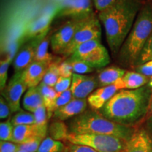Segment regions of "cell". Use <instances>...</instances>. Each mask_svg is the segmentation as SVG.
<instances>
[{"label": "cell", "instance_id": "8d00e7d4", "mask_svg": "<svg viewBox=\"0 0 152 152\" xmlns=\"http://www.w3.org/2000/svg\"><path fill=\"white\" fill-rule=\"evenodd\" d=\"M134 68V71L147 76L148 77H152V60L147 61L142 65L136 66Z\"/></svg>", "mask_w": 152, "mask_h": 152}, {"label": "cell", "instance_id": "d6986e66", "mask_svg": "<svg viewBox=\"0 0 152 152\" xmlns=\"http://www.w3.org/2000/svg\"><path fill=\"white\" fill-rule=\"evenodd\" d=\"M149 77L137 73L136 71H128L121 78L117 80L115 84L118 86L120 90H136L148 84Z\"/></svg>", "mask_w": 152, "mask_h": 152}, {"label": "cell", "instance_id": "cb8c5ba5", "mask_svg": "<svg viewBox=\"0 0 152 152\" xmlns=\"http://www.w3.org/2000/svg\"><path fill=\"white\" fill-rule=\"evenodd\" d=\"M48 132L50 134V137L58 141L67 140L68 137L70 134L68 125L61 121H57L52 123L49 127Z\"/></svg>", "mask_w": 152, "mask_h": 152}, {"label": "cell", "instance_id": "1f68e13d", "mask_svg": "<svg viewBox=\"0 0 152 152\" xmlns=\"http://www.w3.org/2000/svg\"><path fill=\"white\" fill-rule=\"evenodd\" d=\"M11 58L8 56L0 63V90L2 92L7 86V79H8V69L10 66Z\"/></svg>", "mask_w": 152, "mask_h": 152}, {"label": "cell", "instance_id": "277c9868", "mask_svg": "<svg viewBox=\"0 0 152 152\" xmlns=\"http://www.w3.org/2000/svg\"><path fill=\"white\" fill-rule=\"evenodd\" d=\"M71 134H97L116 137L128 141L134 132L132 127L114 123L106 118L99 111L87 109L71 119L68 124Z\"/></svg>", "mask_w": 152, "mask_h": 152}, {"label": "cell", "instance_id": "836d02e7", "mask_svg": "<svg viewBox=\"0 0 152 152\" xmlns=\"http://www.w3.org/2000/svg\"><path fill=\"white\" fill-rule=\"evenodd\" d=\"M44 140L41 137H36L18 144V150L26 152H37L41 142Z\"/></svg>", "mask_w": 152, "mask_h": 152}, {"label": "cell", "instance_id": "74e56055", "mask_svg": "<svg viewBox=\"0 0 152 152\" xmlns=\"http://www.w3.org/2000/svg\"><path fill=\"white\" fill-rule=\"evenodd\" d=\"M11 111L9 107V104L7 100L1 96L0 97V118L1 120H4L9 118L11 115Z\"/></svg>", "mask_w": 152, "mask_h": 152}, {"label": "cell", "instance_id": "d4e9b609", "mask_svg": "<svg viewBox=\"0 0 152 152\" xmlns=\"http://www.w3.org/2000/svg\"><path fill=\"white\" fill-rule=\"evenodd\" d=\"M60 60L61 58L56 61L54 60L49 64L48 70L44 77L42 83L49 87H54L60 77L59 69H58L59 64L61 61Z\"/></svg>", "mask_w": 152, "mask_h": 152}, {"label": "cell", "instance_id": "ba28073f", "mask_svg": "<svg viewBox=\"0 0 152 152\" xmlns=\"http://www.w3.org/2000/svg\"><path fill=\"white\" fill-rule=\"evenodd\" d=\"M60 9L58 5H53L45 10L41 15L31 20L26 26L23 39L30 41L35 39H42L50 32V26L54 16Z\"/></svg>", "mask_w": 152, "mask_h": 152}, {"label": "cell", "instance_id": "44dd1931", "mask_svg": "<svg viewBox=\"0 0 152 152\" xmlns=\"http://www.w3.org/2000/svg\"><path fill=\"white\" fill-rule=\"evenodd\" d=\"M43 105H45V103L38 87L28 88L23 99V106L24 109L33 113L36 109Z\"/></svg>", "mask_w": 152, "mask_h": 152}, {"label": "cell", "instance_id": "d6a6232c", "mask_svg": "<svg viewBox=\"0 0 152 152\" xmlns=\"http://www.w3.org/2000/svg\"><path fill=\"white\" fill-rule=\"evenodd\" d=\"M35 116V124L48 128V115H47V109L45 105L40 106L33 112Z\"/></svg>", "mask_w": 152, "mask_h": 152}, {"label": "cell", "instance_id": "8fae6325", "mask_svg": "<svg viewBox=\"0 0 152 152\" xmlns=\"http://www.w3.org/2000/svg\"><path fill=\"white\" fill-rule=\"evenodd\" d=\"M91 0H65L56 16L83 19L94 14Z\"/></svg>", "mask_w": 152, "mask_h": 152}, {"label": "cell", "instance_id": "f546056e", "mask_svg": "<svg viewBox=\"0 0 152 152\" xmlns=\"http://www.w3.org/2000/svg\"><path fill=\"white\" fill-rule=\"evenodd\" d=\"M73 99V94H72L71 89L65 91V92L61 93L57 96V98L55 100L54 104H53L52 110H51V113L53 115L54 112L56 111V109H59V108L62 107L66 104H67L68 102H70Z\"/></svg>", "mask_w": 152, "mask_h": 152}, {"label": "cell", "instance_id": "83f0119b", "mask_svg": "<svg viewBox=\"0 0 152 152\" xmlns=\"http://www.w3.org/2000/svg\"><path fill=\"white\" fill-rule=\"evenodd\" d=\"M68 61V62L71 64L73 68V73L80 74V75H88L91 73H92L94 71V68L92 66L86 64L84 61H82L80 60L72 59V58H66Z\"/></svg>", "mask_w": 152, "mask_h": 152}, {"label": "cell", "instance_id": "6da1fadb", "mask_svg": "<svg viewBox=\"0 0 152 152\" xmlns=\"http://www.w3.org/2000/svg\"><path fill=\"white\" fill-rule=\"evenodd\" d=\"M151 98L147 85L136 90H120L99 111L114 123L132 127L147 116Z\"/></svg>", "mask_w": 152, "mask_h": 152}, {"label": "cell", "instance_id": "5b68a950", "mask_svg": "<svg viewBox=\"0 0 152 152\" xmlns=\"http://www.w3.org/2000/svg\"><path fill=\"white\" fill-rule=\"evenodd\" d=\"M67 140L71 144L87 146L98 152H123L126 143L116 137L97 134L70 133Z\"/></svg>", "mask_w": 152, "mask_h": 152}, {"label": "cell", "instance_id": "7c38bea8", "mask_svg": "<svg viewBox=\"0 0 152 152\" xmlns=\"http://www.w3.org/2000/svg\"><path fill=\"white\" fill-rule=\"evenodd\" d=\"M99 88L96 75H80L73 73L72 75L71 89L73 98L86 99L94 90Z\"/></svg>", "mask_w": 152, "mask_h": 152}, {"label": "cell", "instance_id": "7402d4cb", "mask_svg": "<svg viewBox=\"0 0 152 152\" xmlns=\"http://www.w3.org/2000/svg\"><path fill=\"white\" fill-rule=\"evenodd\" d=\"M52 35V33L49 32L48 35L45 36L38 44L35 51L34 61L46 62L51 64L54 61L52 54L49 52V46L51 45Z\"/></svg>", "mask_w": 152, "mask_h": 152}, {"label": "cell", "instance_id": "603a6c76", "mask_svg": "<svg viewBox=\"0 0 152 152\" xmlns=\"http://www.w3.org/2000/svg\"><path fill=\"white\" fill-rule=\"evenodd\" d=\"M37 87L39 88L42 96L44 103H45V106L47 109L48 118H50L52 116L51 110H52V106L54 103L55 100H56L57 96H58V94L56 92L54 87H49L48 85H45V83H43L42 82Z\"/></svg>", "mask_w": 152, "mask_h": 152}, {"label": "cell", "instance_id": "ee69618b", "mask_svg": "<svg viewBox=\"0 0 152 152\" xmlns=\"http://www.w3.org/2000/svg\"><path fill=\"white\" fill-rule=\"evenodd\" d=\"M147 86L149 87L150 90H151V92H152V77H150V78H149V83H148Z\"/></svg>", "mask_w": 152, "mask_h": 152}, {"label": "cell", "instance_id": "f1b7e54d", "mask_svg": "<svg viewBox=\"0 0 152 152\" xmlns=\"http://www.w3.org/2000/svg\"><path fill=\"white\" fill-rule=\"evenodd\" d=\"M14 126L10 119L3 121L0 123V140L1 141L12 142L14 136Z\"/></svg>", "mask_w": 152, "mask_h": 152}, {"label": "cell", "instance_id": "4fadbf2b", "mask_svg": "<svg viewBox=\"0 0 152 152\" xmlns=\"http://www.w3.org/2000/svg\"><path fill=\"white\" fill-rule=\"evenodd\" d=\"M42 39H32L20 48L15 57L13 64L14 73L23 71L34 61L36 49L38 44Z\"/></svg>", "mask_w": 152, "mask_h": 152}, {"label": "cell", "instance_id": "b9f144b4", "mask_svg": "<svg viewBox=\"0 0 152 152\" xmlns=\"http://www.w3.org/2000/svg\"><path fill=\"white\" fill-rule=\"evenodd\" d=\"M146 130L152 137V115L151 116L148 117L146 121Z\"/></svg>", "mask_w": 152, "mask_h": 152}, {"label": "cell", "instance_id": "52a82bcc", "mask_svg": "<svg viewBox=\"0 0 152 152\" xmlns=\"http://www.w3.org/2000/svg\"><path fill=\"white\" fill-rule=\"evenodd\" d=\"M101 36H102L101 22L98 16H96L95 13H94L87 18L84 23L77 30L73 39L68 45V47L64 49L61 56H62V58L65 60L71 56L77 47L82 44L92 39H101Z\"/></svg>", "mask_w": 152, "mask_h": 152}, {"label": "cell", "instance_id": "d590c367", "mask_svg": "<svg viewBox=\"0 0 152 152\" xmlns=\"http://www.w3.org/2000/svg\"><path fill=\"white\" fill-rule=\"evenodd\" d=\"M59 69L60 76L65 77H72L73 74V68L68 61L67 59L64 60L63 61H61L58 66Z\"/></svg>", "mask_w": 152, "mask_h": 152}, {"label": "cell", "instance_id": "e575fe53", "mask_svg": "<svg viewBox=\"0 0 152 152\" xmlns=\"http://www.w3.org/2000/svg\"><path fill=\"white\" fill-rule=\"evenodd\" d=\"M72 77H65L60 76L57 81L56 84L54 86V90L58 94L61 93L65 92V91L69 90L71 85Z\"/></svg>", "mask_w": 152, "mask_h": 152}, {"label": "cell", "instance_id": "3957f363", "mask_svg": "<svg viewBox=\"0 0 152 152\" xmlns=\"http://www.w3.org/2000/svg\"><path fill=\"white\" fill-rule=\"evenodd\" d=\"M152 34V1L144 4L116 60L120 65L134 68L142 49Z\"/></svg>", "mask_w": 152, "mask_h": 152}, {"label": "cell", "instance_id": "2e32d148", "mask_svg": "<svg viewBox=\"0 0 152 152\" xmlns=\"http://www.w3.org/2000/svg\"><path fill=\"white\" fill-rule=\"evenodd\" d=\"M48 128H42L36 124L23 125L14 127L13 142L20 144L36 137L46 138Z\"/></svg>", "mask_w": 152, "mask_h": 152}, {"label": "cell", "instance_id": "4dcf8cb0", "mask_svg": "<svg viewBox=\"0 0 152 152\" xmlns=\"http://www.w3.org/2000/svg\"><path fill=\"white\" fill-rule=\"evenodd\" d=\"M151 60H152V34L142 49L134 68Z\"/></svg>", "mask_w": 152, "mask_h": 152}, {"label": "cell", "instance_id": "f35d334b", "mask_svg": "<svg viewBox=\"0 0 152 152\" xmlns=\"http://www.w3.org/2000/svg\"><path fill=\"white\" fill-rule=\"evenodd\" d=\"M118 0H93V4L98 13L105 10L115 4Z\"/></svg>", "mask_w": 152, "mask_h": 152}, {"label": "cell", "instance_id": "60d3db41", "mask_svg": "<svg viewBox=\"0 0 152 152\" xmlns=\"http://www.w3.org/2000/svg\"><path fill=\"white\" fill-rule=\"evenodd\" d=\"M64 152H98L92 148L84 145L71 144Z\"/></svg>", "mask_w": 152, "mask_h": 152}, {"label": "cell", "instance_id": "9a60e30c", "mask_svg": "<svg viewBox=\"0 0 152 152\" xmlns=\"http://www.w3.org/2000/svg\"><path fill=\"white\" fill-rule=\"evenodd\" d=\"M118 91L120 89L115 83L109 86L99 87L87 97V103L91 109L99 111Z\"/></svg>", "mask_w": 152, "mask_h": 152}, {"label": "cell", "instance_id": "7a4b0ae2", "mask_svg": "<svg viewBox=\"0 0 152 152\" xmlns=\"http://www.w3.org/2000/svg\"><path fill=\"white\" fill-rule=\"evenodd\" d=\"M143 0H118L97 16L105 30L111 54L116 57L144 5Z\"/></svg>", "mask_w": 152, "mask_h": 152}, {"label": "cell", "instance_id": "5bb4252c", "mask_svg": "<svg viewBox=\"0 0 152 152\" xmlns=\"http://www.w3.org/2000/svg\"><path fill=\"white\" fill-rule=\"evenodd\" d=\"M123 152H152V137L145 129L134 131Z\"/></svg>", "mask_w": 152, "mask_h": 152}, {"label": "cell", "instance_id": "8992f818", "mask_svg": "<svg viewBox=\"0 0 152 152\" xmlns=\"http://www.w3.org/2000/svg\"><path fill=\"white\" fill-rule=\"evenodd\" d=\"M68 58L84 61L94 69H102L111 61L109 52L101 42V39L82 44Z\"/></svg>", "mask_w": 152, "mask_h": 152}, {"label": "cell", "instance_id": "9c48e42d", "mask_svg": "<svg viewBox=\"0 0 152 152\" xmlns=\"http://www.w3.org/2000/svg\"><path fill=\"white\" fill-rule=\"evenodd\" d=\"M90 17V16H89ZM88 18V17H87ZM71 19L52 35L51 37V49L55 54L61 55L75 35L76 32L84 23L87 18Z\"/></svg>", "mask_w": 152, "mask_h": 152}, {"label": "cell", "instance_id": "e0dca14e", "mask_svg": "<svg viewBox=\"0 0 152 152\" xmlns=\"http://www.w3.org/2000/svg\"><path fill=\"white\" fill-rule=\"evenodd\" d=\"M87 99H75L59 109H56L53 113V116L58 121H64L66 120L73 118L87 110Z\"/></svg>", "mask_w": 152, "mask_h": 152}, {"label": "cell", "instance_id": "4316f807", "mask_svg": "<svg viewBox=\"0 0 152 152\" xmlns=\"http://www.w3.org/2000/svg\"><path fill=\"white\" fill-rule=\"evenodd\" d=\"M11 122L14 127L18 125L35 124V116L33 113L20 110L11 118Z\"/></svg>", "mask_w": 152, "mask_h": 152}, {"label": "cell", "instance_id": "f6af8a7d", "mask_svg": "<svg viewBox=\"0 0 152 152\" xmlns=\"http://www.w3.org/2000/svg\"><path fill=\"white\" fill-rule=\"evenodd\" d=\"M17 152H26V151H21V150H18Z\"/></svg>", "mask_w": 152, "mask_h": 152}, {"label": "cell", "instance_id": "ab89813d", "mask_svg": "<svg viewBox=\"0 0 152 152\" xmlns=\"http://www.w3.org/2000/svg\"><path fill=\"white\" fill-rule=\"evenodd\" d=\"M18 144L13 142H0V152H17Z\"/></svg>", "mask_w": 152, "mask_h": 152}, {"label": "cell", "instance_id": "ac0fdd59", "mask_svg": "<svg viewBox=\"0 0 152 152\" xmlns=\"http://www.w3.org/2000/svg\"><path fill=\"white\" fill-rule=\"evenodd\" d=\"M49 63L33 61L24 70L23 78L28 88L37 87L42 82L44 77L48 70Z\"/></svg>", "mask_w": 152, "mask_h": 152}, {"label": "cell", "instance_id": "30bf717a", "mask_svg": "<svg viewBox=\"0 0 152 152\" xmlns=\"http://www.w3.org/2000/svg\"><path fill=\"white\" fill-rule=\"evenodd\" d=\"M23 72L14 73L1 92L2 96L9 104L11 113H16L21 110L20 106V99L24 92L28 89L24 80Z\"/></svg>", "mask_w": 152, "mask_h": 152}, {"label": "cell", "instance_id": "484cf974", "mask_svg": "<svg viewBox=\"0 0 152 152\" xmlns=\"http://www.w3.org/2000/svg\"><path fill=\"white\" fill-rule=\"evenodd\" d=\"M64 150V144L61 142L48 137L41 142L37 152H62Z\"/></svg>", "mask_w": 152, "mask_h": 152}, {"label": "cell", "instance_id": "7bdbcfd3", "mask_svg": "<svg viewBox=\"0 0 152 152\" xmlns=\"http://www.w3.org/2000/svg\"><path fill=\"white\" fill-rule=\"evenodd\" d=\"M152 115V98H151V103H150V106H149V112H148V114H147V118L151 116Z\"/></svg>", "mask_w": 152, "mask_h": 152}, {"label": "cell", "instance_id": "ffe728a7", "mask_svg": "<svg viewBox=\"0 0 152 152\" xmlns=\"http://www.w3.org/2000/svg\"><path fill=\"white\" fill-rule=\"evenodd\" d=\"M127 72L125 68L118 66H111L100 69L96 75L99 87L113 85L123 77Z\"/></svg>", "mask_w": 152, "mask_h": 152}]
</instances>
